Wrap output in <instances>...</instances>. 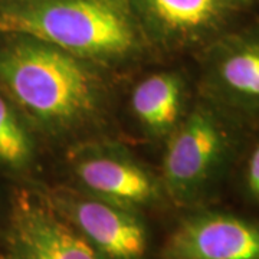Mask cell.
Segmentation results:
<instances>
[{
  "mask_svg": "<svg viewBox=\"0 0 259 259\" xmlns=\"http://www.w3.org/2000/svg\"><path fill=\"white\" fill-rule=\"evenodd\" d=\"M9 36L0 45V91L13 105L54 133L97 117L104 93L90 62L39 39Z\"/></svg>",
  "mask_w": 259,
  "mask_h": 259,
  "instance_id": "cell-1",
  "label": "cell"
},
{
  "mask_svg": "<svg viewBox=\"0 0 259 259\" xmlns=\"http://www.w3.org/2000/svg\"><path fill=\"white\" fill-rule=\"evenodd\" d=\"M0 32L44 40L90 64L127 61L146 37L128 0H0Z\"/></svg>",
  "mask_w": 259,
  "mask_h": 259,
  "instance_id": "cell-2",
  "label": "cell"
},
{
  "mask_svg": "<svg viewBox=\"0 0 259 259\" xmlns=\"http://www.w3.org/2000/svg\"><path fill=\"white\" fill-rule=\"evenodd\" d=\"M239 125L204 98L186 112L163 158L161 186L175 203L197 207L212 196L236 153Z\"/></svg>",
  "mask_w": 259,
  "mask_h": 259,
  "instance_id": "cell-3",
  "label": "cell"
},
{
  "mask_svg": "<svg viewBox=\"0 0 259 259\" xmlns=\"http://www.w3.org/2000/svg\"><path fill=\"white\" fill-rule=\"evenodd\" d=\"M203 98L236 122H259V23L204 47Z\"/></svg>",
  "mask_w": 259,
  "mask_h": 259,
  "instance_id": "cell-4",
  "label": "cell"
},
{
  "mask_svg": "<svg viewBox=\"0 0 259 259\" xmlns=\"http://www.w3.org/2000/svg\"><path fill=\"white\" fill-rule=\"evenodd\" d=\"M45 199L105 259H146L147 229L137 210L66 187Z\"/></svg>",
  "mask_w": 259,
  "mask_h": 259,
  "instance_id": "cell-5",
  "label": "cell"
},
{
  "mask_svg": "<svg viewBox=\"0 0 259 259\" xmlns=\"http://www.w3.org/2000/svg\"><path fill=\"white\" fill-rule=\"evenodd\" d=\"M161 259H259V222L197 206L170 232Z\"/></svg>",
  "mask_w": 259,
  "mask_h": 259,
  "instance_id": "cell-6",
  "label": "cell"
},
{
  "mask_svg": "<svg viewBox=\"0 0 259 259\" xmlns=\"http://www.w3.org/2000/svg\"><path fill=\"white\" fill-rule=\"evenodd\" d=\"M71 167L83 192L133 210L151 206L161 183L139 160L118 148L94 146L76 150Z\"/></svg>",
  "mask_w": 259,
  "mask_h": 259,
  "instance_id": "cell-7",
  "label": "cell"
},
{
  "mask_svg": "<svg viewBox=\"0 0 259 259\" xmlns=\"http://www.w3.org/2000/svg\"><path fill=\"white\" fill-rule=\"evenodd\" d=\"M13 259H105L45 197L19 193L10 212Z\"/></svg>",
  "mask_w": 259,
  "mask_h": 259,
  "instance_id": "cell-8",
  "label": "cell"
},
{
  "mask_svg": "<svg viewBox=\"0 0 259 259\" xmlns=\"http://www.w3.org/2000/svg\"><path fill=\"white\" fill-rule=\"evenodd\" d=\"M146 36L170 48L206 47L225 33L228 0H128Z\"/></svg>",
  "mask_w": 259,
  "mask_h": 259,
  "instance_id": "cell-9",
  "label": "cell"
},
{
  "mask_svg": "<svg viewBox=\"0 0 259 259\" xmlns=\"http://www.w3.org/2000/svg\"><path fill=\"white\" fill-rule=\"evenodd\" d=\"M186 83L182 75L167 71L148 75L131 94V110L141 127L154 137L168 136L185 117Z\"/></svg>",
  "mask_w": 259,
  "mask_h": 259,
  "instance_id": "cell-10",
  "label": "cell"
},
{
  "mask_svg": "<svg viewBox=\"0 0 259 259\" xmlns=\"http://www.w3.org/2000/svg\"><path fill=\"white\" fill-rule=\"evenodd\" d=\"M33 157V141L9 98L0 91V164L23 170Z\"/></svg>",
  "mask_w": 259,
  "mask_h": 259,
  "instance_id": "cell-11",
  "label": "cell"
},
{
  "mask_svg": "<svg viewBox=\"0 0 259 259\" xmlns=\"http://www.w3.org/2000/svg\"><path fill=\"white\" fill-rule=\"evenodd\" d=\"M243 187L248 197L259 207V140L250 147L245 160Z\"/></svg>",
  "mask_w": 259,
  "mask_h": 259,
  "instance_id": "cell-12",
  "label": "cell"
},
{
  "mask_svg": "<svg viewBox=\"0 0 259 259\" xmlns=\"http://www.w3.org/2000/svg\"><path fill=\"white\" fill-rule=\"evenodd\" d=\"M232 5V8L236 9H241V8H248L250 5H253L256 0H228Z\"/></svg>",
  "mask_w": 259,
  "mask_h": 259,
  "instance_id": "cell-13",
  "label": "cell"
}]
</instances>
